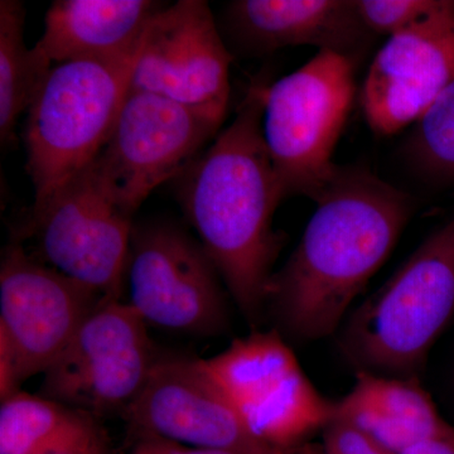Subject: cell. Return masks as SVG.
<instances>
[{"mask_svg": "<svg viewBox=\"0 0 454 454\" xmlns=\"http://www.w3.org/2000/svg\"><path fill=\"white\" fill-rule=\"evenodd\" d=\"M300 244L270 278L265 318L284 339L339 333L352 301L393 253L417 210L413 196L363 167H337L313 200Z\"/></svg>", "mask_w": 454, "mask_h": 454, "instance_id": "obj_1", "label": "cell"}, {"mask_svg": "<svg viewBox=\"0 0 454 454\" xmlns=\"http://www.w3.org/2000/svg\"><path fill=\"white\" fill-rule=\"evenodd\" d=\"M267 89L254 82L231 122L175 179L188 223L254 330L286 243L273 225L283 197L262 136Z\"/></svg>", "mask_w": 454, "mask_h": 454, "instance_id": "obj_2", "label": "cell"}, {"mask_svg": "<svg viewBox=\"0 0 454 454\" xmlns=\"http://www.w3.org/2000/svg\"><path fill=\"white\" fill-rule=\"evenodd\" d=\"M454 315V215L343 322L339 346L356 369L418 378Z\"/></svg>", "mask_w": 454, "mask_h": 454, "instance_id": "obj_3", "label": "cell"}, {"mask_svg": "<svg viewBox=\"0 0 454 454\" xmlns=\"http://www.w3.org/2000/svg\"><path fill=\"white\" fill-rule=\"evenodd\" d=\"M142 44L116 59L52 66L27 110L23 137L33 206L47 201L97 160L129 92Z\"/></svg>", "mask_w": 454, "mask_h": 454, "instance_id": "obj_4", "label": "cell"}, {"mask_svg": "<svg viewBox=\"0 0 454 454\" xmlns=\"http://www.w3.org/2000/svg\"><path fill=\"white\" fill-rule=\"evenodd\" d=\"M355 94L354 62L327 50L268 85L262 136L283 200L313 201L333 177V152Z\"/></svg>", "mask_w": 454, "mask_h": 454, "instance_id": "obj_5", "label": "cell"}, {"mask_svg": "<svg viewBox=\"0 0 454 454\" xmlns=\"http://www.w3.org/2000/svg\"><path fill=\"white\" fill-rule=\"evenodd\" d=\"M125 291L127 303L148 325L199 337L229 331L225 284L199 239L177 223L158 220L133 226Z\"/></svg>", "mask_w": 454, "mask_h": 454, "instance_id": "obj_6", "label": "cell"}, {"mask_svg": "<svg viewBox=\"0 0 454 454\" xmlns=\"http://www.w3.org/2000/svg\"><path fill=\"white\" fill-rule=\"evenodd\" d=\"M277 330H254L205 363L253 434L288 454L336 415Z\"/></svg>", "mask_w": 454, "mask_h": 454, "instance_id": "obj_7", "label": "cell"}, {"mask_svg": "<svg viewBox=\"0 0 454 454\" xmlns=\"http://www.w3.org/2000/svg\"><path fill=\"white\" fill-rule=\"evenodd\" d=\"M223 121L160 95L129 90L92 168L134 216L154 188L195 162Z\"/></svg>", "mask_w": 454, "mask_h": 454, "instance_id": "obj_8", "label": "cell"}, {"mask_svg": "<svg viewBox=\"0 0 454 454\" xmlns=\"http://www.w3.org/2000/svg\"><path fill=\"white\" fill-rule=\"evenodd\" d=\"M133 216L92 166L32 206L28 229L41 262L104 300H121Z\"/></svg>", "mask_w": 454, "mask_h": 454, "instance_id": "obj_9", "label": "cell"}, {"mask_svg": "<svg viewBox=\"0 0 454 454\" xmlns=\"http://www.w3.org/2000/svg\"><path fill=\"white\" fill-rule=\"evenodd\" d=\"M148 325L122 300H104L43 373L38 394L100 419L125 413L158 355Z\"/></svg>", "mask_w": 454, "mask_h": 454, "instance_id": "obj_10", "label": "cell"}, {"mask_svg": "<svg viewBox=\"0 0 454 454\" xmlns=\"http://www.w3.org/2000/svg\"><path fill=\"white\" fill-rule=\"evenodd\" d=\"M122 415L140 438L235 454H286L253 434L202 358L158 355Z\"/></svg>", "mask_w": 454, "mask_h": 454, "instance_id": "obj_11", "label": "cell"}, {"mask_svg": "<svg viewBox=\"0 0 454 454\" xmlns=\"http://www.w3.org/2000/svg\"><path fill=\"white\" fill-rule=\"evenodd\" d=\"M232 59L207 3L179 0L160 9L149 23L130 90L225 119Z\"/></svg>", "mask_w": 454, "mask_h": 454, "instance_id": "obj_12", "label": "cell"}, {"mask_svg": "<svg viewBox=\"0 0 454 454\" xmlns=\"http://www.w3.org/2000/svg\"><path fill=\"white\" fill-rule=\"evenodd\" d=\"M103 297L8 245L0 264V339L16 363L20 384L52 366Z\"/></svg>", "mask_w": 454, "mask_h": 454, "instance_id": "obj_13", "label": "cell"}, {"mask_svg": "<svg viewBox=\"0 0 454 454\" xmlns=\"http://www.w3.org/2000/svg\"><path fill=\"white\" fill-rule=\"evenodd\" d=\"M454 79V0L391 35L373 57L361 92L370 129L395 136L423 118Z\"/></svg>", "mask_w": 454, "mask_h": 454, "instance_id": "obj_14", "label": "cell"}, {"mask_svg": "<svg viewBox=\"0 0 454 454\" xmlns=\"http://www.w3.org/2000/svg\"><path fill=\"white\" fill-rule=\"evenodd\" d=\"M220 25L230 52L244 57L313 46L356 65L375 37L356 0H235L227 3Z\"/></svg>", "mask_w": 454, "mask_h": 454, "instance_id": "obj_15", "label": "cell"}, {"mask_svg": "<svg viewBox=\"0 0 454 454\" xmlns=\"http://www.w3.org/2000/svg\"><path fill=\"white\" fill-rule=\"evenodd\" d=\"M164 7L151 0H57L35 46L52 64L129 55Z\"/></svg>", "mask_w": 454, "mask_h": 454, "instance_id": "obj_16", "label": "cell"}, {"mask_svg": "<svg viewBox=\"0 0 454 454\" xmlns=\"http://www.w3.org/2000/svg\"><path fill=\"white\" fill-rule=\"evenodd\" d=\"M418 378L356 372L354 387L336 402V415L393 454L433 439L454 437Z\"/></svg>", "mask_w": 454, "mask_h": 454, "instance_id": "obj_17", "label": "cell"}, {"mask_svg": "<svg viewBox=\"0 0 454 454\" xmlns=\"http://www.w3.org/2000/svg\"><path fill=\"white\" fill-rule=\"evenodd\" d=\"M95 415L40 394L20 393L0 406V454H109Z\"/></svg>", "mask_w": 454, "mask_h": 454, "instance_id": "obj_18", "label": "cell"}, {"mask_svg": "<svg viewBox=\"0 0 454 454\" xmlns=\"http://www.w3.org/2000/svg\"><path fill=\"white\" fill-rule=\"evenodd\" d=\"M25 7L16 0L0 2V140L7 146L14 138L18 119L46 79L52 62L25 43Z\"/></svg>", "mask_w": 454, "mask_h": 454, "instance_id": "obj_19", "label": "cell"}, {"mask_svg": "<svg viewBox=\"0 0 454 454\" xmlns=\"http://www.w3.org/2000/svg\"><path fill=\"white\" fill-rule=\"evenodd\" d=\"M403 146L418 177L430 186L454 190V79L415 122Z\"/></svg>", "mask_w": 454, "mask_h": 454, "instance_id": "obj_20", "label": "cell"}, {"mask_svg": "<svg viewBox=\"0 0 454 454\" xmlns=\"http://www.w3.org/2000/svg\"><path fill=\"white\" fill-rule=\"evenodd\" d=\"M356 4L370 32L391 37L428 20L446 0H356Z\"/></svg>", "mask_w": 454, "mask_h": 454, "instance_id": "obj_21", "label": "cell"}, {"mask_svg": "<svg viewBox=\"0 0 454 454\" xmlns=\"http://www.w3.org/2000/svg\"><path fill=\"white\" fill-rule=\"evenodd\" d=\"M325 454H393L356 427L334 418L324 430Z\"/></svg>", "mask_w": 454, "mask_h": 454, "instance_id": "obj_22", "label": "cell"}, {"mask_svg": "<svg viewBox=\"0 0 454 454\" xmlns=\"http://www.w3.org/2000/svg\"><path fill=\"white\" fill-rule=\"evenodd\" d=\"M140 443L145 444L153 454H235L227 450L182 446V444L158 438H140Z\"/></svg>", "mask_w": 454, "mask_h": 454, "instance_id": "obj_23", "label": "cell"}, {"mask_svg": "<svg viewBox=\"0 0 454 454\" xmlns=\"http://www.w3.org/2000/svg\"><path fill=\"white\" fill-rule=\"evenodd\" d=\"M402 454H454V437L424 442Z\"/></svg>", "mask_w": 454, "mask_h": 454, "instance_id": "obj_24", "label": "cell"}, {"mask_svg": "<svg viewBox=\"0 0 454 454\" xmlns=\"http://www.w3.org/2000/svg\"><path fill=\"white\" fill-rule=\"evenodd\" d=\"M133 454H153L151 450H148L143 443H139V446L137 447V450H134Z\"/></svg>", "mask_w": 454, "mask_h": 454, "instance_id": "obj_25", "label": "cell"}]
</instances>
